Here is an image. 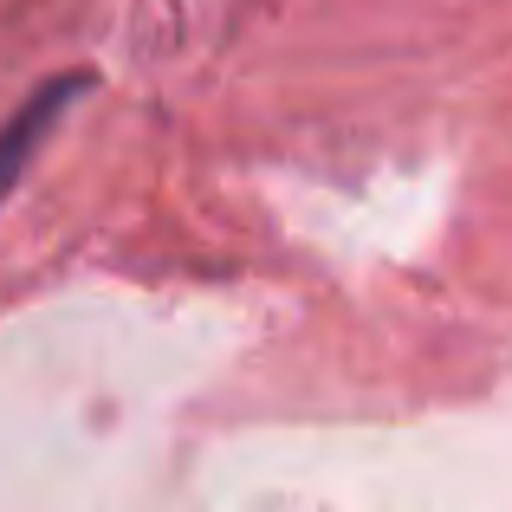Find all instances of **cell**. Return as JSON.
<instances>
[{
  "instance_id": "6da1fadb",
  "label": "cell",
  "mask_w": 512,
  "mask_h": 512,
  "mask_svg": "<svg viewBox=\"0 0 512 512\" xmlns=\"http://www.w3.org/2000/svg\"><path fill=\"white\" fill-rule=\"evenodd\" d=\"M78 91H85V78H52L46 91H33V98L20 104V117H13L7 130H0V201L13 195V182H20L26 175V163H33L39 156V143L52 137V130H59V117H65V104L78 98Z\"/></svg>"
}]
</instances>
